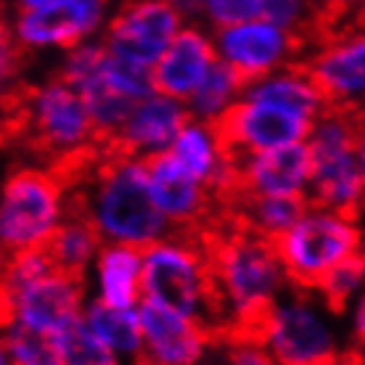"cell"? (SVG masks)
I'll list each match as a JSON object with an SVG mask.
<instances>
[{
    "label": "cell",
    "instance_id": "obj_1",
    "mask_svg": "<svg viewBox=\"0 0 365 365\" xmlns=\"http://www.w3.org/2000/svg\"><path fill=\"white\" fill-rule=\"evenodd\" d=\"M69 204L98 228L103 241L146 249L173 233L151 191L148 162L114 146H101L64 178Z\"/></svg>",
    "mask_w": 365,
    "mask_h": 365
},
{
    "label": "cell",
    "instance_id": "obj_2",
    "mask_svg": "<svg viewBox=\"0 0 365 365\" xmlns=\"http://www.w3.org/2000/svg\"><path fill=\"white\" fill-rule=\"evenodd\" d=\"M212 265L215 289L228 318V334H257L267 310L292 286L275 241L244 228L230 212L217 210L199 230Z\"/></svg>",
    "mask_w": 365,
    "mask_h": 365
},
{
    "label": "cell",
    "instance_id": "obj_3",
    "mask_svg": "<svg viewBox=\"0 0 365 365\" xmlns=\"http://www.w3.org/2000/svg\"><path fill=\"white\" fill-rule=\"evenodd\" d=\"M11 117V133L43 156L61 178L101 148L83 93L64 77H51L35 88L19 91Z\"/></svg>",
    "mask_w": 365,
    "mask_h": 365
},
{
    "label": "cell",
    "instance_id": "obj_4",
    "mask_svg": "<svg viewBox=\"0 0 365 365\" xmlns=\"http://www.w3.org/2000/svg\"><path fill=\"white\" fill-rule=\"evenodd\" d=\"M143 299L196 320L215 339H225L228 334V318L199 233L173 230L143 249Z\"/></svg>",
    "mask_w": 365,
    "mask_h": 365
},
{
    "label": "cell",
    "instance_id": "obj_5",
    "mask_svg": "<svg viewBox=\"0 0 365 365\" xmlns=\"http://www.w3.org/2000/svg\"><path fill=\"white\" fill-rule=\"evenodd\" d=\"M275 249L294 289L318 292L341 262L365 252L360 217L307 204L302 217L275 238Z\"/></svg>",
    "mask_w": 365,
    "mask_h": 365
},
{
    "label": "cell",
    "instance_id": "obj_6",
    "mask_svg": "<svg viewBox=\"0 0 365 365\" xmlns=\"http://www.w3.org/2000/svg\"><path fill=\"white\" fill-rule=\"evenodd\" d=\"M360 111L329 106L312 122L307 146L312 154L310 204L347 212L360 217L365 212V180L357 159Z\"/></svg>",
    "mask_w": 365,
    "mask_h": 365
},
{
    "label": "cell",
    "instance_id": "obj_7",
    "mask_svg": "<svg viewBox=\"0 0 365 365\" xmlns=\"http://www.w3.org/2000/svg\"><path fill=\"white\" fill-rule=\"evenodd\" d=\"M331 312L318 292L289 286L255 336L265 341L278 365H339L344 349Z\"/></svg>",
    "mask_w": 365,
    "mask_h": 365
},
{
    "label": "cell",
    "instance_id": "obj_8",
    "mask_svg": "<svg viewBox=\"0 0 365 365\" xmlns=\"http://www.w3.org/2000/svg\"><path fill=\"white\" fill-rule=\"evenodd\" d=\"M69 215V185L51 167H19L0 199V238L6 252L48 247Z\"/></svg>",
    "mask_w": 365,
    "mask_h": 365
},
{
    "label": "cell",
    "instance_id": "obj_9",
    "mask_svg": "<svg viewBox=\"0 0 365 365\" xmlns=\"http://www.w3.org/2000/svg\"><path fill=\"white\" fill-rule=\"evenodd\" d=\"M85 304V278L58 267L32 281L3 283V320L46 336H58L83 320Z\"/></svg>",
    "mask_w": 365,
    "mask_h": 365
},
{
    "label": "cell",
    "instance_id": "obj_10",
    "mask_svg": "<svg viewBox=\"0 0 365 365\" xmlns=\"http://www.w3.org/2000/svg\"><path fill=\"white\" fill-rule=\"evenodd\" d=\"M182 27L185 16L173 0H122L101 40L122 61L154 69Z\"/></svg>",
    "mask_w": 365,
    "mask_h": 365
},
{
    "label": "cell",
    "instance_id": "obj_11",
    "mask_svg": "<svg viewBox=\"0 0 365 365\" xmlns=\"http://www.w3.org/2000/svg\"><path fill=\"white\" fill-rule=\"evenodd\" d=\"M109 3L111 0H56L46 9L16 11L6 35L24 53L46 48L72 51L106 29Z\"/></svg>",
    "mask_w": 365,
    "mask_h": 365
},
{
    "label": "cell",
    "instance_id": "obj_12",
    "mask_svg": "<svg viewBox=\"0 0 365 365\" xmlns=\"http://www.w3.org/2000/svg\"><path fill=\"white\" fill-rule=\"evenodd\" d=\"M215 46L220 61L228 64L244 83H255L283 66L304 61L310 51L297 35L275 27L265 19H252L236 27L217 29Z\"/></svg>",
    "mask_w": 365,
    "mask_h": 365
},
{
    "label": "cell",
    "instance_id": "obj_13",
    "mask_svg": "<svg viewBox=\"0 0 365 365\" xmlns=\"http://www.w3.org/2000/svg\"><path fill=\"white\" fill-rule=\"evenodd\" d=\"M217 130L228 154L236 159V156L257 154V151L304 143L310 138L312 119L299 117L267 101L241 98L220 119Z\"/></svg>",
    "mask_w": 365,
    "mask_h": 365
},
{
    "label": "cell",
    "instance_id": "obj_14",
    "mask_svg": "<svg viewBox=\"0 0 365 365\" xmlns=\"http://www.w3.org/2000/svg\"><path fill=\"white\" fill-rule=\"evenodd\" d=\"M312 182V154L307 140L292 146L257 151L233 159V191L220 201L228 204L236 196H286L307 199Z\"/></svg>",
    "mask_w": 365,
    "mask_h": 365
},
{
    "label": "cell",
    "instance_id": "obj_15",
    "mask_svg": "<svg viewBox=\"0 0 365 365\" xmlns=\"http://www.w3.org/2000/svg\"><path fill=\"white\" fill-rule=\"evenodd\" d=\"M304 66L320 85L329 106L365 109V27L334 35L310 48Z\"/></svg>",
    "mask_w": 365,
    "mask_h": 365
},
{
    "label": "cell",
    "instance_id": "obj_16",
    "mask_svg": "<svg viewBox=\"0 0 365 365\" xmlns=\"http://www.w3.org/2000/svg\"><path fill=\"white\" fill-rule=\"evenodd\" d=\"M148 162V178L156 207L180 233H199L217 215V199L199 178H193L173 156V151L156 154Z\"/></svg>",
    "mask_w": 365,
    "mask_h": 365
},
{
    "label": "cell",
    "instance_id": "obj_17",
    "mask_svg": "<svg viewBox=\"0 0 365 365\" xmlns=\"http://www.w3.org/2000/svg\"><path fill=\"white\" fill-rule=\"evenodd\" d=\"M143 326V349L133 365H199L215 339L201 323L143 299L138 304Z\"/></svg>",
    "mask_w": 365,
    "mask_h": 365
},
{
    "label": "cell",
    "instance_id": "obj_18",
    "mask_svg": "<svg viewBox=\"0 0 365 365\" xmlns=\"http://www.w3.org/2000/svg\"><path fill=\"white\" fill-rule=\"evenodd\" d=\"M188 119H191V111L185 101H178L165 93H151L130 109L114 140V148L140 159L165 154L173 148L175 138L185 128Z\"/></svg>",
    "mask_w": 365,
    "mask_h": 365
},
{
    "label": "cell",
    "instance_id": "obj_19",
    "mask_svg": "<svg viewBox=\"0 0 365 365\" xmlns=\"http://www.w3.org/2000/svg\"><path fill=\"white\" fill-rule=\"evenodd\" d=\"M217 61L220 56L215 46V32H207L199 24H185L173 40V46L167 48L165 56L151 69L156 93L188 101L210 77Z\"/></svg>",
    "mask_w": 365,
    "mask_h": 365
},
{
    "label": "cell",
    "instance_id": "obj_20",
    "mask_svg": "<svg viewBox=\"0 0 365 365\" xmlns=\"http://www.w3.org/2000/svg\"><path fill=\"white\" fill-rule=\"evenodd\" d=\"M170 151L193 178H199L207 188H212L217 207L233 191V156L222 143L217 125L191 117L178 133Z\"/></svg>",
    "mask_w": 365,
    "mask_h": 365
},
{
    "label": "cell",
    "instance_id": "obj_21",
    "mask_svg": "<svg viewBox=\"0 0 365 365\" xmlns=\"http://www.w3.org/2000/svg\"><path fill=\"white\" fill-rule=\"evenodd\" d=\"M91 275L96 299L114 307H138L143 302V249L106 241Z\"/></svg>",
    "mask_w": 365,
    "mask_h": 365
},
{
    "label": "cell",
    "instance_id": "obj_22",
    "mask_svg": "<svg viewBox=\"0 0 365 365\" xmlns=\"http://www.w3.org/2000/svg\"><path fill=\"white\" fill-rule=\"evenodd\" d=\"M244 98L267 101V103L283 106V109L312 119V122L329 109V101L320 91V85L315 83L310 69L304 66V61L289 64L267 77H259L255 83H247Z\"/></svg>",
    "mask_w": 365,
    "mask_h": 365
},
{
    "label": "cell",
    "instance_id": "obj_23",
    "mask_svg": "<svg viewBox=\"0 0 365 365\" xmlns=\"http://www.w3.org/2000/svg\"><path fill=\"white\" fill-rule=\"evenodd\" d=\"M103 244L106 241L101 238L98 228L85 217L83 212L74 210L69 204V215L61 222V228L53 233V238L48 241L46 249L58 270L85 278L93 270V262H96Z\"/></svg>",
    "mask_w": 365,
    "mask_h": 365
},
{
    "label": "cell",
    "instance_id": "obj_24",
    "mask_svg": "<svg viewBox=\"0 0 365 365\" xmlns=\"http://www.w3.org/2000/svg\"><path fill=\"white\" fill-rule=\"evenodd\" d=\"M83 323L119 357L135 363L143 349V326L138 307H114L101 299H88Z\"/></svg>",
    "mask_w": 365,
    "mask_h": 365
},
{
    "label": "cell",
    "instance_id": "obj_25",
    "mask_svg": "<svg viewBox=\"0 0 365 365\" xmlns=\"http://www.w3.org/2000/svg\"><path fill=\"white\" fill-rule=\"evenodd\" d=\"M307 204H310L307 199H286V196H236L220 210L230 212L244 228L275 241L302 217Z\"/></svg>",
    "mask_w": 365,
    "mask_h": 365
},
{
    "label": "cell",
    "instance_id": "obj_26",
    "mask_svg": "<svg viewBox=\"0 0 365 365\" xmlns=\"http://www.w3.org/2000/svg\"><path fill=\"white\" fill-rule=\"evenodd\" d=\"M244 88H247V83L228 64L217 61L210 77L199 85V91L193 93L185 103H188V111H191L193 119L217 125L220 119L244 98Z\"/></svg>",
    "mask_w": 365,
    "mask_h": 365
},
{
    "label": "cell",
    "instance_id": "obj_27",
    "mask_svg": "<svg viewBox=\"0 0 365 365\" xmlns=\"http://www.w3.org/2000/svg\"><path fill=\"white\" fill-rule=\"evenodd\" d=\"M259 19L297 35L307 48L323 40L318 0H259Z\"/></svg>",
    "mask_w": 365,
    "mask_h": 365
},
{
    "label": "cell",
    "instance_id": "obj_28",
    "mask_svg": "<svg viewBox=\"0 0 365 365\" xmlns=\"http://www.w3.org/2000/svg\"><path fill=\"white\" fill-rule=\"evenodd\" d=\"M3 357L9 365H61L56 336H46L16 323H6Z\"/></svg>",
    "mask_w": 365,
    "mask_h": 365
},
{
    "label": "cell",
    "instance_id": "obj_29",
    "mask_svg": "<svg viewBox=\"0 0 365 365\" xmlns=\"http://www.w3.org/2000/svg\"><path fill=\"white\" fill-rule=\"evenodd\" d=\"M61 365H125V357L111 352L83 320H77L72 329L56 336Z\"/></svg>",
    "mask_w": 365,
    "mask_h": 365
},
{
    "label": "cell",
    "instance_id": "obj_30",
    "mask_svg": "<svg viewBox=\"0 0 365 365\" xmlns=\"http://www.w3.org/2000/svg\"><path fill=\"white\" fill-rule=\"evenodd\" d=\"M318 294L334 312L344 310L347 304L360 299L365 294V252L341 262L326 281L320 283Z\"/></svg>",
    "mask_w": 365,
    "mask_h": 365
},
{
    "label": "cell",
    "instance_id": "obj_31",
    "mask_svg": "<svg viewBox=\"0 0 365 365\" xmlns=\"http://www.w3.org/2000/svg\"><path fill=\"white\" fill-rule=\"evenodd\" d=\"M318 6L323 40L365 27V0H318Z\"/></svg>",
    "mask_w": 365,
    "mask_h": 365
},
{
    "label": "cell",
    "instance_id": "obj_32",
    "mask_svg": "<svg viewBox=\"0 0 365 365\" xmlns=\"http://www.w3.org/2000/svg\"><path fill=\"white\" fill-rule=\"evenodd\" d=\"M199 16L207 19L212 32L236 27V24L259 19V0H201Z\"/></svg>",
    "mask_w": 365,
    "mask_h": 365
},
{
    "label": "cell",
    "instance_id": "obj_33",
    "mask_svg": "<svg viewBox=\"0 0 365 365\" xmlns=\"http://www.w3.org/2000/svg\"><path fill=\"white\" fill-rule=\"evenodd\" d=\"M53 259L48 255L46 247L37 249H21V252H11L9 262H6V275H3V283H21V281H32V278H40L53 270Z\"/></svg>",
    "mask_w": 365,
    "mask_h": 365
},
{
    "label": "cell",
    "instance_id": "obj_34",
    "mask_svg": "<svg viewBox=\"0 0 365 365\" xmlns=\"http://www.w3.org/2000/svg\"><path fill=\"white\" fill-rule=\"evenodd\" d=\"M228 344V365H278L267 344L255 334H230L225 336Z\"/></svg>",
    "mask_w": 365,
    "mask_h": 365
},
{
    "label": "cell",
    "instance_id": "obj_35",
    "mask_svg": "<svg viewBox=\"0 0 365 365\" xmlns=\"http://www.w3.org/2000/svg\"><path fill=\"white\" fill-rule=\"evenodd\" d=\"M352 334H355L357 347L365 352V294L355 302V310H352Z\"/></svg>",
    "mask_w": 365,
    "mask_h": 365
},
{
    "label": "cell",
    "instance_id": "obj_36",
    "mask_svg": "<svg viewBox=\"0 0 365 365\" xmlns=\"http://www.w3.org/2000/svg\"><path fill=\"white\" fill-rule=\"evenodd\" d=\"M357 159H360V173L365 180V109L360 111V133H357Z\"/></svg>",
    "mask_w": 365,
    "mask_h": 365
},
{
    "label": "cell",
    "instance_id": "obj_37",
    "mask_svg": "<svg viewBox=\"0 0 365 365\" xmlns=\"http://www.w3.org/2000/svg\"><path fill=\"white\" fill-rule=\"evenodd\" d=\"M56 0H16V11H35V9H46Z\"/></svg>",
    "mask_w": 365,
    "mask_h": 365
}]
</instances>
